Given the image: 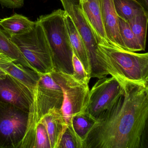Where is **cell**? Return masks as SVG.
Returning <instances> with one entry per match:
<instances>
[{
    "label": "cell",
    "mask_w": 148,
    "mask_h": 148,
    "mask_svg": "<svg viewBox=\"0 0 148 148\" xmlns=\"http://www.w3.org/2000/svg\"><path fill=\"white\" fill-rule=\"evenodd\" d=\"M25 0H0V3L3 7L8 8H18L23 7Z\"/></svg>",
    "instance_id": "25"
},
{
    "label": "cell",
    "mask_w": 148,
    "mask_h": 148,
    "mask_svg": "<svg viewBox=\"0 0 148 148\" xmlns=\"http://www.w3.org/2000/svg\"><path fill=\"white\" fill-rule=\"evenodd\" d=\"M35 24V21H31L27 17L17 14L0 20V27L9 37L30 32L33 29Z\"/></svg>",
    "instance_id": "16"
},
{
    "label": "cell",
    "mask_w": 148,
    "mask_h": 148,
    "mask_svg": "<svg viewBox=\"0 0 148 148\" xmlns=\"http://www.w3.org/2000/svg\"><path fill=\"white\" fill-rule=\"evenodd\" d=\"M0 68L19 84L32 94L39 75L30 68L17 63L15 60L0 53Z\"/></svg>",
    "instance_id": "11"
},
{
    "label": "cell",
    "mask_w": 148,
    "mask_h": 148,
    "mask_svg": "<svg viewBox=\"0 0 148 148\" xmlns=\"http://www.w3.org/2000/svg\"><path fill=\"white\" fill-rule=\"evenodd\" d=\"M80 1L83 14L95 35L98 45L110 44L103 25L101 0H80Z\"/></svg>",
    "instance_id": "12"
},
{
    "label": "cell",
    "mask_w": 148,
    "mask_h": 148,
    "mask_svg": "<svg viewBox=\"0 0 148 148\" xmlns=\"http://www.w3.org/2000/svg\"><path fill=\"white\" fill-rule=\"evenodd\" d=\"M143 3L145 4V8H147V7H148V0H143Z\"/></svg>",
    "instance_id": "27"
},
{
    "label": "cell",
    "mask_w": 148,
    "mask_h": 148,
    "mask_svg": "<svg viewBox=\"0 0 148 148\" xmlns=\"http://www.w3.org/2000/svg\"><path fill=\"white\" fill-rule=\"evenodd\" d=\"M72 65L73 68L72 75L73 77L80 82L89 84L90 78L86 74L83 64L73 52Z\"/></svg>",
    "instance_id": "23"
},
{
    "label": "cell",
    "mask_w": 148,
    "mask_h": 148,
    "mask_svg": "<svg viewBox=\"0 0 148 148\" xmlns=\"http://www.w3.org/2000/svg\"><path fill=\"white\" fill-rule=\"evenodd\" d=\"M124 92L120 79L113 76L99 79L90 90L85 112L97 119L123 94Z\"/></svg>",
    "instance_id": "9"
},
{
    "label": "cell",
    "mask_w": 148,
    "mask_h": 148,
    "mask_svg": "<svg viewBox=\"0 0 148 148\" xmlns=\"http://www.w3.org/2000/svg\"><path fill=\"white\" fill-rule=\"evenodd\" d=\"M65 21L73 52L80 60L86 74L90 77V65L86 49L83 40L71 17L66 13L65 16Z\"/></svg>",
    "instance_id": "15"
},
{
    "label": "cell",
    "mask_w": 148,
    "mask_h": 148,
    "mask_svg": "<svg viewBox=\"0 0 148 148\" xmlns=\"http://www.w3.org/2000/svg\"><path fill=\"white\" fill-rule=\"evenodd\" d=\"M28 112L0 101V148H19L26 130Z\"/></svg>",
    "instance_id": "8"
},
{
    "label": "cell",
    "mask_w": 148,
    "mask_h": 148,
    "mask_svg": "<svg viewBox=\"0 0 148 148\" xmlns=\"http://www.w3.org/2000/svg\"><path fill=\"white\" fill-rule=\"evenodd\" d=\"M64 10L71 17L83 40L90 67V78L101 79L109 75L95 35L86 21L80 0H60Z\"/></svg>",
    "instance_id": "5"
},
{
    "label": "cell",
    "mask_w": 148,
    "mask_h": 148,
    "mask_svg": "<svg viewBox=\"0 0 148 148\" xmlns=\"http://www.w3.org/2000/svg\"><path fill=\"white\" fill-rule=\"evenodd\" d=\"M7 75V74L5 72L0 68V80L5 79Z\"/></svg>",
    "instance_id": "26"
},
{
    "label": "cell",
    "mask_w": 148,
    "mask_h": 148,
    "mask_svg": "<svg viewBox=\"0 0 148 148\" xmlns=\"http://www.w3.org/2000/svg\"><path fill=\"white\" fill-rule=\"evenodd\" d=\"M113 3L119 18L126 21L146 11L137 0H113Z\"/></svg>",
    "instance_id": "18"
},
{
    "label": "cell",
    "mask_w": 148,
    "mask_h": 148,
    "mask_svg": "<svg viewBox=\"0 0 148 148\" xmlns=\"http://www.w3.org/2000/svg\"><path fill=\"white\" fill-rule=\"evenodd\" d=\"M39 75L28 111L26 130L19 148H34L39 121L49 110L53 108L60 109L63 104V90L53 77L51 72Z\"/></svg>",
    "instance_id": "2"
},
{
    "label": "cell",
    "mask_w": 148,
    "mask_h": 148,
    "mask_svg": "<svg viewBox=\"0 0 148 148\" xmlns=\"http://www.w3.org/2000/svg\"><path fill=\"white\" fill-rule=\"evenodd\" d=\"M119 20L120 36L126 51L134 52L143 51L138 40L131 29L128 21L119 18Z\"/></svg>",
    "instance_id": "21"
},
{
    "label": "cell",
    "mask_w": 148,
    "mask_h": 148,
    "mask_svg": "<svg viewBox=\"0 0 148 148\" xmlns=\"http://www.w3.org/2000/svg\"><path fill=\"white\" fill-rule=\"evenodd\" d=\"M0 53L5 54L11 58L15 60L17 63L34 71L32 67L24 58L16 44L12 41L9 36L1 28Z\"/></svg>",
    "instance_id": "17"
},
{
    "label": "cell",
    "mask_w": 148,
    "mask_h": 148,
    "mask_svg": "<svg viewBox=\"0 0 148 148\" xmlns=\"http://www.w3.org/2000/svg\"><path fill=\"white\" fill-rule=\"evenodd\" d=\"M51 74L63 90L64 100L60 109L66 124L70 125L74 115L86 110L90 93L89 84L77 80L72 74L55 71Z\"/></svg>",
    "instance_id": "7"
},
{
    "label": "cell",
    "mask_w": 148,
    "mask_h": 148,
    "mask_svg": "<svg viewBox=\"0 0 148 148\" xmlns=\"http://www.w3.org/2000/svg\"><path fill=\"white\" fill-rule=\"evenodd\" d=\"M120 79L123 94L96 119L83 148H143L148 117V84Z\"/></svg>",
    "instance_id": "1"
},
{
    "label": "cell",
    "mask_w": 148,
    "mask_h": 148,
    "mask_svg": "<svg viewBox=\"0 0 148 148\" xmlns=\"http://www.w3.org/2000/svg\"><path fill=\"white\" fill-rule=\"evenodd\" d=\"M32 94L9 75L0 80V101L14 105L28 112Z\"/></svg>",
    "instance_id": "10"
},
{
    "label": "cell",
    "mask_w": 148,
    "mask_h": 148,
    "mask_svg": "<svg viewBox=\"0 0 148 148\" xmlns=\"http://www.w3.org/2000/svg\"><path fill=\"white\" fill-rule=\"evenodd\" d=\"M66 12L61 9L42 15L37 20L45 34L51 50L54 71L72 74L73 51L65 21Z\"/></svg>",
    "instance_id": "3"
},
{
    "label": "cell",
    "mask_w": 148,
    "mask_h": 148,
    "mask_svg": "<svg viewBox=\"0 0 148 148\" xmlns=\"http://www.w3.org/2000/svg\"><path fill=\"white\" fill-rule=\"evenodd\" d=\"M10 38L38 74L54 71L48 41L38 21H35V25L30 32Z\"/></svg>",
    "instance_id": "6"
},
{
    "label": "cell",
    "mask_w": 148,
    "mask_h": 148,
    "mask_svg": "<svg viewBox=\"0 0 148 148\" xmlns=\"http://www.w3.org/2000/svg\"><path fill=\"white\" fill-rule=\"evenodd\" d=\"M38 123L41 124L45 128L51 148H58L61 137L68 126L61 109H51L41 117Z\"/></svg>",
    "instance_id": "14"
},
{
    "label": "cell",
    "mask_w": 148,
    "mask_h": 148,
    "mask_svg": "<svg viewBox=\"0 0 148 148\" xmlns=\"http://www.w3.org/2000/svg\"><path fill=\"white\" fill-rule=\"evenodd\" d=\"M96 121L95 118L85 111L73 116L72 119V125L74 131L83 143Z\"/></svg>",
    "instance_id": "20"
},
{
    "label": "cell",
    "mask_w": 148,
    "mask_h": 148,
    "mask_svg": "<svg viewBox=\"0 0 148 148\" xmlns=\"http://www.w3.org/2000/svg\"><path fill=\"white\" fill-rule=\"evenodd\" d=\"M101 2L102 20L107 40L111 45L126 50L120 36L119 20L113 0H101Z\"/></svg>",
    "instance_id": "13"
},
{
    "label": "cell",
    "mask_w": 148,
    "mask_h": 148,
    "mask_svg": "<svg viewBox=\"0 0 148 148\" xmlns=\"http://www.w3.org/2000/svg\"><path fill=\"white\" fill-rule=\"evenodd\" d=\"M98 46L110 75L148 84V53H136L110 44H99Z\"/></svg>",
    "instance_id": "4"
},
{
    "label": "cell",
    "mask_w": 148,
    "mask_h": 148,
    "mask_svg": "<svg viewBox=\"0 0 148 148\" xmlns=\"http://www.w3.org/2000/svg\"><path fill=\"white\" fill-rule=\"evenodd\" d=\"M34 148H51L46 130L40 123H38L36 127Z\"/></svg>",
    "instance_id": "24"
},
{
    "label": "cell",
    "mask_w": 148,
    "mask_h": 148,
    "mask_svg": "<svg viewBox=\"0 0 148 148\" xmlns=\"http://www.w3.org/2000/svg\"><path fill=\"white\" fill-rule=\"evenodd\" d=\"M83 142L74 131L72 125H68L61 137L58 148H83Z\"/></svg>",
    "instance_id": "22"
},
{
    "label": "cell",
    "mask_w": 148,
    "mask_h": 148,
    "mask_svg": "<svg viewBox=\"0 0 148 148\" xmlns=\"http://www.w3.org/2000/svg\"><path fill=\"white\" fill-rule=\"evenodd\" d=\"M148 16L147 11L137 14L128 21L134 35L138 40L143 51L146 47Z\"/></svg>",
    "instance_id": "19"
}]
</instances>
